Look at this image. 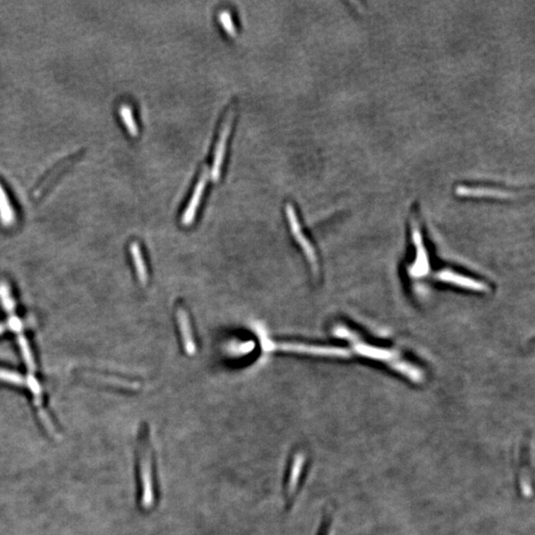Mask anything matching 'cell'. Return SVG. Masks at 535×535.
<instances>
[{
    "label": "cell",
    "instance_id": "4fadbf2b",
    "mask_svg": "<svg viewBox=\"0 0 535 535\" xmlns=\"http://www.w3.org/2000/svg\"><path fill=\"white\" fill-rule=\"evenodd\" d=\"M18 340L19 347H20L22 356H23L24 362H25L27 369L29 370V374H33L36 371L35 362H34L33 354L30 345H29L28 341H27L25 336L23 335H19L17 337Z\"/></svg>",
    "mask_w": 535,
    "mask_h": 535
},
{
    "label": "cell",
    "instance_id": "6da1fadb",
    "mask_svg": "<svg viewBox=\"0 0 535 535\" xmlns=\"http://www.w3.org/2000/svg\"><path fill=\"white\" fill-rule=\"evenodd\" d=\"M137 479L140 507L144 512H149L158 502V483L153 447L146 428L142 429L137 440Z\"/></svg>",
    "mask_w": 535,
    "mask_h": 535
},
{
    "label": "cell",
    "instance_id": "52a82bcc",
    "mask_svg": "<svg viewBox=\"0 0 535 535\" xmlns=\"http://www.w3.org/2000/svg\"><path fill=\"white\" fill-rule=\"evenodd\" d=\"M234 116L235 109L234 107H232V109L229 110V112H228L227 116H225L222 132H220V139H218L217 149H215V159H213L212 169H211V179H212L213 181H220V176H222V168L223 160H224L225 148H227V139L228 137H229L230 131H232V126Z\"/></svg>",
    "mask_w": 535,
    "mask_h": 535
},
{
    "label": "cell",
    "instance_id": "ac0fdd59",
    "mask_svg": "<svg viewBox=\"0 0 535 535\" xmlns=\"http://www.w3.org/2000/svg\"><path fill=\"white\" fill-rule=\"evenodd\" d=\"M9 330L14 331L17 335H22V330H23V325H22L20 319L17 318L16 314L9 316L8 323H7Z\"/></svg>",
    "mask_w": 535,
    "mask_h": 535
},
{
    "label": "cell",
    "instance_id": "d6986e66",
    "mask_svg": "<svg viewBox=\"0 0 535 535\" xmlns=\"http://www.w3.org/2000/svg\"><path fill=\"white\" fill-rule=\"evenodd\" d=\"M7 325H4V323H0V335H2V333L4 332V331L6 330Z\"/></svg>",
    "mask_w": 535,
    "mask_h": 535
},
{
    "label": "cell",
    "instance_id": "9a60e30c",
    "mask_svg": "<svg viewBox=\"0 0 535 535\" xmlns=\"http://www.w3.org/2000/svg\"><path fill=\"white\" fill-rule=\"evenodd\" d=\"M0 301L9 316L16 314V303L12 298L11 289L4 282H0Z\"/></svg>",
    "mask_w": 535,
    "mask_h": 535
},
{
    "label": "cell",
    "instance_id": "30bf717a",
    "mask_svg": "<svg viewBox=\"0 0 535 535\" xmlns=\"http://www.w3.org/2000/svg\"><path fill=\"white\" fill-rule=\"evenodd\" d=\"M16 222V213L11 203L8 193L0 181V224L11 227Z\"/></svg>",
    "mask_w": 535,
    "mask_h": 535
},
{
    "label": "cell",
    "instance_id": "7a4b0ae2",
    "mask_svg": "<svg viewBox=\"0 0 535 535\" xmlns=\"http://www.w3.org/2000/svg\"><path fill=\"white\" fill-rule=\"evenodd\" d=\"M263 348L266 351H286V352L306 353V354L318 356H335V357H347L349 352L343 348L328 347V346H316L303 344V343H278L270 340L265 335L260 333Z\"/></svg>",
    "mask_w": 535,
    "mask_h": 535
},
{
    "label": "cell",
    "instance_id": "3957f363",
    "mask_svg": "<svg viewBox=\"0 0 535 535\" xmlns=\"http://www.w3.org/2000/svg\"><path fill=\"white\" fill-rule=\"evenodd\" d=\"M306 454L303 450L294 451L289 461L288 470L284 478V493L287 507H291L298 494L301 479L306 467Z\"/></svg>",
    "mask_w": 535,
    "mask_h": 535
},
{
    "label": "cell",
    "instance_id": "5bb4252c",
    "mask_svg": "<svg viewBox=\"0 0 535 535\" xmlns=\"http://www.w3.org/2000/svg\"><path fill=\"white\" fill-rule=\"evenodd\" d=\"M90 379L98 380V381L102 383H107V384L114 385V386L127 387L129 390H137L140 387L138 383L129 382L126 380L117 379V378L102 376V375L87 374Z\"/></svg>",
    "mask_w": 535,
    "mask_h": 535
},
{
    "label": "cell",
    "instance_id": "8992f818",
    "mask_svg": "<svg viewBox=\"0 0 535 535\" xmlns=\"http://www.w3.org/2000/svg\"><path fill=\"white\" fill-rule=\"evenodd\" d=\"M286 215L288 217L289 224L291 227V233H293L294 239L301 245V249L308 258L309 264L313 268L314 274L318 273V258H316L315 251L311 243L308 241V238L304 236L303 229H301V223H299L298 215L296 210L291 203L286 205Z\"/></svg>",
    "mask_w": 535,
    "mask_h": 535
},
{
    "label": "cell",
    "instance_id": "9c48e42d",
    "mask_svg": "<svg viewBox=\"0 0 535 535\" xmlns=\"http://www.w3.org/2000/svg\"><path fill=\"white\" fill-rule=\"evenodd\" d=\"M176 319L180 326L181 339L186 354L193 356L196 353V346L191 332L190 318L188 314L183 308L176 309Z\"/></svg>",
    "mask_w": 535,
    "mask_h": 535
},
{
    "label": "cell",
    "instance_id": "e0dca14e",
    "mask_svg": "<svg viewBox=\"0 0 535 535\" xmlns=\"http://www.w3.org/2000/svg\"><path fill=\"white\" fill-rule=\"evenodd\" d=\"M220 24L223 27L225 31L227 32L228 35L232 37H236L237 30L234 23H233L232 14L227 11L220 12Z\"/></svg>",
    "mask_w": 535,
    "mask_h": 535
},
{
    "label": "cell",
    "instance_id": "8fae6325",
    "mask_svg": "<svg viewBox=\"0 0 535 535\" xmlns=\"http://www.w3.org/2000/svg\"><path fill=\"white\" fill-rule=\"evenodd\" d=\"M129 251L131 253L132 259H133L134 267L135 270H136L139 282L143 286H146L149 281L148 270H147L146 264H145L143 254H142L139 242H132L129 246Z\"/></svg>",
    "mask_w": 535,
    "mask_h": 535
},
{
    "label": "cell",
    "instance_id": "5b68a950",
    "mask_svg": "<svg viewBox=\"0 0 535 535\" xmlns=\"http://www.w3.org/2000/svg\"><path fill=\"white\" fill-rule=\"evenodd\" d=\"M456 195L465 198H510L517 196L515 191L497 186L481 184H461L455 188Z\"/></svg>",
    "mask_w": 535,
    "mask_h": 535
},
{
    "label": "cell",
    "instance_id": "ba28073f",
    "mask_svg": "<svg viewBox=\"0 0 535 535\" xmlns=\"http://www.w3.org/2000/svg\"><path fill=\"white\" fill-rule=\"evenodd\" d=\"M208 176H210V168L205 166L203 172H201L200 180L196 184L195 191H193V196H191L190 203H188V208H186L183 217H181V223H183L184 227H190L195 222L196 211L198 210L201 198H203V193H205Z\"/></svg>",
    "mask_w": 535,
    "mask_h": 535
},
{
    "label": "cell",
    "instance_id": "2e32d148",
    "mask_svg": "<svg viewBox=\"0 0 535 535\" xmlns=\"http://www.w3.org/2000/svg\"><path fill=\"white\" fill-rule=\"evenodd\" d=\"M0 381L8 383L14 386H26V378L13 371L2 369V368H0Z\"/></svg>",
    "mask_w": 535,
    "mask_h": 535
},
{
    "label": "cell",
    "instance_id": "7c38bea8",
    "mask_svg": "<svg viewBox=\"0 0 535 535\" xmlns=\"http://www.w3.org/2000/svg\"><path fill=\"white\" fill-rule=\"evenodd\" d=\"M119 116L124 122L127 131L131 137H137L139 134L138 126L133 114V109L128 104H121L119 107Z\"/></svg>",
    "mask_w": 535,
    "mask_h": 535
},
{
    "label": "cell",
    "instance_id": "277c9868",
    "mask_svg": "<svg viewBox=\"0 0 535 535\" xmlns=\"http://www.w3.org/2000/svg\"><path fill=\"white\" fill-rule=\"evenodd\" d=\"M85 154V150H80L78 153H73L71 156L67 157L59 162L57 165L51 169L43 178L38 181V185L35 186L33 191V198L38 200L41 196L45 195L47 191L50 190L52 186L55 185L56 181L60 179V176L63 175L65 172H67L68 169L77 163L78 160L82 158L83 155Z\"/></svg>",
    "mask_w": 535,
    "mask_h": 535
}]
</instances>
